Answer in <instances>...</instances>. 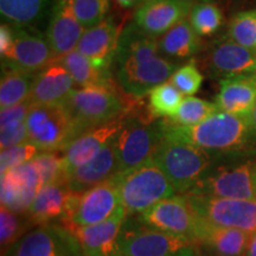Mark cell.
I'll return each mask as SVG.
<instances>
[{
    "instance_id": "cell-1",
    "label": "cell",
    "mask_w": 256,
    "mask_h": 256,
    "mask_svg": "<svg viewBox=\"0 0 256 256\" xmlns=\"http://www.w3.org/2000/svg\"><path fill=\"white\" fill-rule=\"evenodd\" d=\"M114 66L120 87L136 98L170 81L177 70V63L162 55L158 40L134 23L121 34Z\"/></svg>"
},
{
    "instance_id": "cell-2",
    "label": "cell",
    "mask_w": 256,
    "mask_h": 256,
    "mask_svg": "<svg viewBox=\"0 0 256 256\" xmlns=\"http://www.w3.org/2000/svg\"><path fill=\"white\" fill-rule=\"evenodd\" d=\"M162 132L165 138L200 147L214 156L244 151L256 142L248 116L222 110L194 126H176L162 120Z\"/></svg>"
},
{
    "instance_id": "cell-3",
    "label": "cell",
    "mask_w": 256,
    "mask_h": 256,
    "mask_svg": "<svg viewBox=\"0 0 256 256\" xmlns=\"http://www.w3.org/2000/svg\"><path fill=\"white\" fill-rule=\"evenodd\" d=\"M255 177L256 150L249 148L218 156L188 194L218 198L256 200Z\"/></svg>"
},
{
    "instance_id": "cell-4",
    "label": "cell",
    "mask_w": 256,
    "mask_h": 256,
    "mask_svg": "<svg viewBox=\"0 0 256 256\" xmlns=\"http://www.w3.org/2000/svg\"><path fill=\"white\" fill-rule=\"evenodd\" d=\"M114 178L127 217L140 215L158 202L177 194L153 158L130 171L114 174Z\"/></svg>"
},
{
    "instance_id": "cell-5",
    "label": "cell",
    "mask_w": 256,
    "mask_h": 256,
    "mask_svg": "<svg viewBox=\"0 0 256 256\" xmlns=\"http://www.w3.org/2000/svg\"><path fill=\"white\" fill-rule=\"evenodd\" d=\"M217 156L200 147L164 136L152 158L168 176L177 194H185L206 174Z\"/></svg>"
},
{
    "instance_id": "cell-6",
    "label": "cell",
    "mask_w": 256,
    "mask_h": 256,
    "mask_svg": "<svg viewBox=\"0 0 256 256\" xmlns=\"http://www.w3.org/2000/svg\"><path fill=\"white\" fill-rule=\"evenodd\" d=\"M62 106L72 121L76 138L127 113L126 104L113 86L74 89Z\"/></svg>"
},
{
    "instance_id": "cell-7",
    "label": "cell",
    "mask_w": 256,
    "mask_h": 256,
    "mask_svg": "<svg viewBox=\"0 0 256 256\" xmlns=\"http://www.w3.org/2000/svg\"><path fill=\"white\" fill-rule=\"evenodd\" d=\"M119 250L122 256H194L197 247L191 238L153 229L132 216L122 224Z\"/></svg>"
},
{
    "instance_id": "cell-8",
    "label": "cell",
    "mask_w": 256,
    "mask_h": 256,
    "mask_svg": "<svg viewBox=\"0 0 256 256\" xmlns=\"http://www.w3.org/2000/svg\"><path fill=\"white\" fill-rule=\"evenodd\" d=\"M162 139V121L127 114L124 127L114 139L116 174L130 171L151 159Z\"/></svg>"
},
{
    "instance_id": "cell-9",
    "label": "cell",
    "mask_w": 256,
    "mask_h": 256,
    "mask_svg": "<svg viewBox=\"0 0 256 256\" xmlns=\"http://www.w3.org/2000/svg\"><path fill=\"white\" fill-rule=\"evenodd\" d=\"M122 206L114 176L104 183L83 192H72L66 226H89L110 220Z\"/></svg>"
},
{
    "instance_id": "cell-10",
    "label": "cell",
    "mask_w": 256,
    "mask_h": 256,
    "mask_svg": "<svg viewBox=\"0 0 256 256\" xmlns=\"http://www.w3.org/2000/svg\"><path fill=\"white\" fill-rule=\"evenodd\" d=\"M28 142L43 151H63L75 139L72 124L62 104H34L26 118Z\"/></svg>"
},
{
    "instance_id": "cell-11",
    "label": "cell",
    "mask_w": 256,
    "mask_h": 256,
    "mask_svg": "<svg viewBox=\"0 0 256 256\" xmlns=\"http://www.w3.org/2000/svg\"><path fill=\"white\" fill-rule=\"evenodd\" d=\"M2 256H86L78 238L60 223L34 226Z\"/></svg>"
},
{
    "instance_id": "cell-12",
    "label": "cell",
    "mask_w": 256,
    "mask_h": 256,
    "mask_svg": "<svg viewBox=\"0 0 256 256\" xmlns=\"http://www.w3.org/2000/svg\"><path fill=\"white\" fill-rule=\"evenodd\" d=\"M184 196L192 210L202 218L248 234L256 232V200L218 198L194 194Z\"/></svg>"
},
{
    "instance_id": "cell-13",
    "label": "cell",
    "mask_w": 256,
    "mask_h": 256,
    "mask_svg": "<svg viewBox=\"0 0 256 256\" xmlns=\"http://www.w3.org/2000/svg\"><path fill=\"white\" fill-rule=\"evenodd\" d=\"M14 28V40L11 46L2 56V66L28 72H38L55 60V55L46 37L36 28Z\"/></svg>"
},
{
    "instance_id": "cell-14",
    "label": "cell",
    "mask_w": 256,
    "mask_h": 256,
    "mask_svg": "<svg viewBox=\"0 0 256 256\" xmlns=\"http://www.w3.org/2000/svg\"><path fill=\"white\" fill-rule=\"evenodd\" d=\"M136 217L153 229L191 240L198 218L184 194L165 198Z\"/></svg>"
},
{
    "instance_id": "cell-15",
    "label": "cell",
    "mask_w": 256,
    "mask_h": 256,
    "mask_svg": "<svg viewBox=\"0 0 256 256\" xmlns=\"http://www.w3.org/2000/svg\"><path fill=\"white\" fill-rule=\"evenodd\" d=\"M127 114L128 112L110 122L82 133L81 136L75 138L63 151H60L63 154L66 178L80 166L87 164L92 159H94L108 144L113 142L121 128L124 127Z\"/></svg>"
},
{
    "instance_id": "cell-16",
    "label": "cell",
    "mask_w": 256,
    "mask_h": 256,
    "mask_svg": "<svg viewBox=\"0 0 256 256\" xmlns=\"http://www.w3.org/2000/svg\"><path fill=\"white\" fill-rule=\"evenodd\" d=\"M252 234L217 226L198 216L192 241L200 252L216 256H244Z\"/></svg>"
},
{
    "instance_id": "cell-17",
    "label": "cell",
    "mask_w": 256,
    "mask_h": 256,
    "mask_svg": "<svg viewBox=\"0 0 256 256\" xmlns=\"http://www.w3.org/2000/svg\"><path fill=\"white\" fill-rule=\"evenodd\" d=\"M192 6V0H146L134 14V24L156 38L186 18Z\"/></svg>"
},
{
    "instance_id": "cell-18",
    "label": "cell",
    "mask_w": 256,
    "mask_h": 256,
    "mask_svg": "<svg viewBox=\"0 0 256 256\" xmlns=\"http://www.w3.org/2000/svg\"><path fill=\"white\" fill-rule=\"evenodd\" d=\"M42 188L34 162H25L2 174V206L18 214L28 212Z\"/></svg>"
},
{
    "instance_id": "cell-19",
    "label": "cell",
    "mask_w": 256,
    "mask_h": 256,
    "mask_svg": "<svg viewBox=\"0 0 256 256\" xmlns=\"http://www.w3.org/2000/svg\"><path fill=\"white\" fill-rule=\"evenodd\" d=\"M84 31L76 18L72 0H52L46 37L56 60L75 50Z\"/></svg>"
},
{
    "instance_id": "cell-20",
    "label": "cell",
    "mask_w": 256,
    "mask_h": 256,
    "mask_svg": "<svg viewBox=\"0 0 256 256\" xmlns=\"http://www.w3.org/2000/svg\"><path fill=\"white\" fill-rule=\"evenodd\" d=\"M127 214L121 206L110 220L89 226H66L78 240L86 256H121L119 235Z\"/></svg>"
},
{
    "instance_id": "cell-21",
    "label": "cell",
    "mask_w": 256,
    "mask_h": 256,
    "mask_svg": "<svg viewBox=\"0 0 256 256\" xmlns=\"http://www.w3.org/2000/svg\"><path fill=\"white\" fill-rule=\"evenodd\" d=\"M119 40V28L115 24L114 18L107 16L101 23L83 32L76 49L98 69L108 72L114 63Z\"/></svg>"
},
{
    "instance_id": "cell-22",
    "label": "cell",
    "mask_w": 256,
    "mask_h": 256,
    "mask_svg": "<svg viewBox=\"0 0 256 256\" xmlns=\"http://www.w3.org/2000/svg\"><path fill=\"white\" fill-rule=\"evenodd\" d=\"M209 66L215 76L223 78L255 75L256 49L232 40L217 44L209 55Z\"/></svg>"
},
{
    "instance_id": "cell-23",
    "label": "cell",
    "mask_w": 256,
    "mask_h": 256,
    "mask_svg": "<svg viewBox=\"0 0 256 256\" xmlns=\"http://www.w3.org/2000/svg\"><path fill=\"white\" fill-rule=\"evenodd\" d=\"M75 86L68 70L55 60L36 74L28 100L34 104H62Z\"/></svg>"
},
{
    "instance_id": "cell-24",
    "label": "cell",
    "mask_w": 256,
    "mask_h": 256,
    "mask_svg": "<svg viewBox=\"0 0 256 256\" xmlns=\"http://www.w3.org/2000/svg\"><path fill=\"white\" fill-rule=\"evenodd\" d=\"M66 182L43 185L28 210V216L34 226L48 223H62L66 218L70 196Z\"/></svg>"
},
{
    "instance_id": "cell-25",
    "label": "cell",
    "mask_w": 256,
    "mask_h": 256,
    "mask_svg": "<svg viewBox=\"0 0 256 256\" xmlns=\"http://www.w3.org/2000/svg\"><path fill=\"white\" fill-rule=\"evenodd\" d=\"M215 104L218 110L248 116L256 104V74L223 78Z\"/></svg>"
},
{
    "instance_id": "cell-26",
    "label": "cell",
    "mask_w": 256,
    "mask_h": 256,
    "mask_svg": "<svg viewBox=\"0 0 256 256\" xmlns=\"http://www.w3.org/2000/svg\"><path fill=\"white\" fill-rule=\"evenodd\" d=\"M116 172L118 162L113 140L94 159L76 168L66 178V184L72 192H83L108 180Z\"/></svg>"
},
{
    "instance_id": "cell-27",
    "label": "cell",
    "mask_w": 256,
    "mask_h": 256,
    "mask_svg": "<svg viewBox=\"0 0 256 256\" xmlns=\"http://www.w3.org/2000/svg\"><path fill=\"white\" fill-rule=\"evenodd\" d=\"M52 0H0V14L6 23L36 28L50 17Z\"/></svg>"
},
{
    "instance_id": "cell-28",
    "label": "cell",
    "mask_w": 256,
    "mask_h": 256,
    "mask_svg": "<svg viewBox=\"0 0 256 256\" xmlns=\"http://www.w3.org/2000/svg\"><path fill=\"white\" fill-rule=\"evenodd\" d=\"M158 42L162 55L176 63L194 55L200 48V36L186 18L170 28Z\"/></svg>"
},
{
    "instance_id": "cell-29",
    "label": "cell",
    "mask_w": 256,
    "mask_h": 256,
    "mask_svg": "<svg viewBox=\"0 0 256 256\" xmlns=\"http://www.w3.org/2000/svg\"><path fill=\"white\" fill-rule=\"evenodd\" d=\"M57 60L68 70L76 86L86 87H112L108 72L98 69L90 60L87 58L78 49L70 51L57 58Z\"/></svg>"
},
{
    "instance_id": "cell-30",
    "label": "cell",
    "mask_w": 256,
    "mask_h": 256,
    "mask_svg": "<svg viewBox=\"0 0 256 256\" xmlns=\"http://www.w3.org/2000/svg\"><path fill=\"white\" fill-rule=\"evenodd\" d=\"M37 72H28L2 66L0 81V107H12L26 101Z\"/></svg>"
},
{
    "instance_id": "cell-31",
    "label": "cell",
    "mask_w": 256,
    "mask_h": 256,
    "mask_svg": "<svg viewBox=\"0 0 256 256\" xmlns=\"http://www.w3.org/2000/svg\"><path fill=\"white\" fill-rule=\"evenodd\" d=\"M28 214H18L2 206L0 209V247L5 254L25 234L34 228Z\"/></svg>"
},
{
    "instance_id": "cell-32",
    "label": "cell",
    "mask_w": 256,
    "mask_h": 256,
    "mask_svg": "<svg viewBox=\"0 0 256 256\" xmlns=\"http://www.w3.org/2000/svg\"><path fill=\"white\" fill-rule=\"evenodd\" d=\"M183 94L168 81L156 87L148 94V110L156 119L172 118L183 102Z\"/></svg>"
},
{
    "instance_id": "cell-33",
    "label": "cell",
    "mask_w": 256,
    "mask_h": 256,
    "mask_svg": "<svg viewBox=\"0 0 256 256\" xmlns=\"http://www.w3.org/2000/svg\"><path fill=\"white\" fill-rule=\"evenodd\" d=\"M216 112H218V108L215 102L202 100L194 96H188L182 102L177 113L166 121L176 126H194L203 122Z\"/></svg>"
},
{
    "instance_id": "cell-34",
    "label": "cell",
    "mask_w": 256,
    "mask_h": 256,
    "mask_svg": "<svg viewBox=\"0 0 256 256\" xmlns=\"http://www.w3.org/2000/svg\"><path fill=\"white\" fill-rule=\"evenodd\" d=\"M188 22L198 36H211L222 26L223 14L220 8L214 2H197L192 6Z\"/></svg>"
},
{
    "instance_id": "cell-35",
    "label": "cell",
    "mask_w": 256,
    "mask_h": 256,
    "mask_svg": "<svg viewBox=\"0 0 256 256\" xmlns=\"http://www.w3.org/2000/svg\"><path fill=\"white\" fill-rule=\"evenodd\" d=\"M40 177L42 186L51 183L66 182V170L63 164V154L60 151H43L32 159Z\"/></svg>"
},
{
    "instance_id": "cell-36",
    "label": "cell",
    "mask_w": 256,
    "mask_h": 256,
    "mask_svg": "<svg viewBox=\"0 0 256 256\" xmlns=\"http://www.w3.org/2000/svg\"><path fill=\"white\" fill-rule=\"evenodd\" d=\"M228 36L240 46L256 49V10L236 14L229 25Z\"/></svg>"
},
{
    "instance_id": "cell-37",
    "label": "cell",
    "mask_w": 256,
    "mask_h": 256,
    "mask_svg": "<svg viewBox=\"0 0 256 256\" xmlns=\"http://www.w3.org/2000/svg\"><path fill=\"white\" fill-rule=\"evenodd\" d=\"M110 0H72V8L76 18L87 30L107 17Z\"/></svg>"
},
{
    "instance_id": "cell-38",
    "label": "cell",
    "mask_w": 256,
    "mask_h": 256,
    "mask_svg": "<svg viewBox=\"0 0 256 256\" xmlns=\"http://www.w3.org/2000/svg\"><path fill=\"white\" fill-rule=\"evenodd\" d=\"M170 81L182 94L192 96L200 90L203 83V75L198 70L194 62L191 60L176 70Z\"/></svg>"
},
{
    "instance_id": "cell-39",
    "label": "cell",
    "mask_w": 256,
    "mask_h": 256,
    "mask_svg": "<svg viewBox=\"0 0 256 256\" xmlns=\"http://www.w3.org/2000/svg\"><path fill=\"white\" fill-rule=\"evenodd\" d=\"M40 152L42 151L36 145L28 142L2 150L0 153V171L5 174L8 170L23 165L34 159Z\"/></svg>"
},
{
    "instance_id": "cell-40",
    "label": "cell",
    "mask_w": 256,
    "mask_h": 256,
    "mask_svg": "<svg viewBox=\"0 0 256 256\" xmlns=\"http://www.w3.org/2000/svg\"><path fill=\"white\" fill-rule=\"evenodd\" d=\"M28 142V134L26 121L14 122L2 127V133H0V147H2V151Z\"/></svg>"
},
{
    "instance_id": "cell-41",
    "label": "cell",
    "mask_w": 256,
    "mask_h": 256,
    "mask_svg": "<svg viewBox=\"0 0 256 256\" xmlns=\"http://www.w3.org/2000/svg\"><path fill=\"white\" fill-rule=\"evenodd\" d=\"M32 106H34V104L28 98L26 101L22 102V104L2 110V113H0V127H4L6 124L14 122L26 121L28 112H30Z\"/></svg>"
},
{
    "instance_id": "cell-42",
    "label": "cell",
    "mask_w": 256,
    "mask_h": 256,
    "mask_svg": "<svg viewBox=\"0 0 256 256\" xmlns=\"http://www.w3.org/2000/svg\"><path fill=\"white\" fill-rule=\"evenodd\" d=\"M14 40V28L12 24L2 23L0 26V56H2L10 49Z\"/></svg>"
},
{
    "instance_id": "cell-43",
    "label": "cell",
    "mask_w": 256,
    "mask_h": 256,
    "mask_svg": "<svg viewBox=\"0 0 256 256\" xmlns=\"http://www.w3.org/2000/svg\"><path fill=\"white\" fill-rule=\"evenodd\" d=\"M244 256H256V232H252L249 238V242L247 246Z\"/></svg>"
},
{
    "instance_id": "cell-44",
    "label": "cell",
    "mask_w": 256,
    "mask_h": 256,
    "mask_svg": "<svg viewBox=\"0 0 256 256\" xmlns=\"http://www.w3.org/2000/svg\"><path fill=\"white\" fill-rule=\"evenodd\" d=\"M116 4L124 8H132L138 5H142L145 0H115Z\"/></svg>"
},
{
    "instance_id": "cell-45",
    "label": "cell",
    "mask_w": 256,
    "mask_h": 256,
    "mask_svg": "<svg viewBox=\"0 0 256 256\" xmlns=\"http://www.w3.org/2000/svg\"><path fill=\"white\" fill-rule=\"evenodd\" d=\"M248 119H249V124H250L252 134H254V136L256 139V104L254 106V108H252V113L248 115Z\"/></svg>"
},
{
    "instance_id": "cell-46",
    "label": "cell",
    "mask_w": 256,
    "mask_h": 256,
    "mask_svg": "<svg viewBox=\"0 0 256 256\" xmlns=\"http://www.w3.org/2000/svg\"><path fill=\"white\" fill-rule=\"evenodd\" d=\"M194 256H216V255H211V254H206V252H200V249L197 248V252H196V254H194Z\"/></svg>"
},
{
    "instance_id": "cell-47",
    "label": "cell",
    "mask_w": 256,
    "mask_h": 256,
    "mask_svg": "<svg viewBox=\"0 0 256 256\" xmlns=\"http://www.w3.org/2000/svg\"><path fill=\"white\" fill-rule=\"evenodd\" d=\"M255 194H256V177H255Z\"/></svg>"
},
{
    "instance_id": "cell-48",
    "label": "cell",
    "mask_w": 256,
    "mask_h": 256,
    "mask_svg": "<svg viewBox=\"0 0 256 256\" xmlns=\"http://www.w3.org/2000/svg\"><path fill=\"white\" fill-rule=\"evenodd\" d=\"M145 2H146V0H145Z\"/></svg>"
},
{
    "instance_id": "cell-49",
    "label": "cell",
    "mask_w": 256,
    "mask_h": 256,
    "mask_svg": "<svg viewBox=\"0 0 256 256\" xmlns=\"http://www.w3.org/2000/svg\"><path fill=\"white\" fill-rule=\"evenodd\" d=\"M121 256H122V255H121Z\"/></svg>"
}]
</instances>
